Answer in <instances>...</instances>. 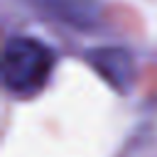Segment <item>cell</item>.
Wrapping results in <instances>:
<instances>
[{"instance_id":"1","label":"cell","mask_w":157,"mask_h":157,"mask_svg":"<svg viewBox=\"0 0 157 157\" xmlns=\"http://www.w3.org/2000/svg\"><path fill=\"white\" fill-rule=\"evenodd\" d=\"M54 61L56 56L49 44L37 37L15 34L2 49V86L15 96H34L47 86Z\"/></svg>"},{"instance_id":"2","label":"cell","mask_w":157,"mask_h":157,"mask_svg":"<svg viewBox=\"0 0 157 157\" xmlns=\"http://www.w3.org/2000/svg\"><path fill=\"white\" fill-rule=\"evenodd\" d=\"M86 61L115 88V91H128L135 66H132V56L120 49V47H98L91 49L86 54Z\"/></svg>"},{"instance_id":"3","label":"cell","mask_w":157,"mask_h":157,"mask_svg":"<svg viewBox=\"0 0 157 157\" xmlns=\"http://www.w3.org/2000/svg\"><path fill=\"white\" fill-rule=\"evenodd\" d=\"M37 10L74 29H91L101 17L98 0H34Z\"/></svg>"}]
</instances>
